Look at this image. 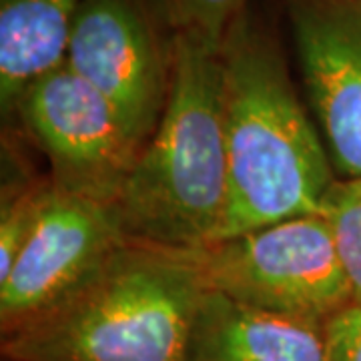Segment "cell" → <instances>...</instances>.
<instances>
[{
	"instance_id": "cell-1",
	"label": "cell",
	"mask_w": 361,
	"mask_h": 361,
	"mask_svg": "<svg viewBox=\"0 0 361 361\" xmlns=\"http://www.w3.org/2000/svg\"><path fill=\"white\" fill-rule=\"evenodd\" d=\"M221 61L229 195L215 241L322 213L334 165L279 42L245 8L223 39Z\"/></svg>"
},
{
	"instance_id": "cell-2",
	"label": "cell",
	"mask_w": 361,
	"mask_h": 361,
	"mask_svg": "<svg viewBox=\"0 0 361 361\" xmlns=\"http://www.w3.org/2000/svg\"><path fill=\"white\" fill-rule=\"evenodd\" d=\"M207 289L199 251L125 239L51 310L2 337V361H187Z\"/></svg>"
},
{
	"instance_id": "cell-3",
	"label": "cell",
	"mask_w": 361,
	"mask_h": 361,
	"mask_svg": "<svg viewBox=\"0 0 361 361\" xmlns=\"http://www.w3.org/2000/svg\"><path fill=\"white\" fill-rule=\"evenodd\" d=\"M227 195L221 47L177 30L165 111L113 213L127 239L199 251L215 243Z\"/></svg>"
},
{
	"instance_id": "cell-4",
	"label": "cell",
	"mask_w": 361,
	"mask_h": 361,
	"mask_svg": "<svg viewBox=\"0 0 361 361\" xmlns=\"http://www.w3.org/2000/svg\"><path fill=\"white\" fill-rule=\"evenodd\" d=\"M207 287L239 303L313 323L353 305L322 213L271 223L199 249Z\"/></svg>"
},
{
	"instance_id": "cell-5",
	"label": "cell",
	"mask_w": 361,
	"mask_h": 361,
	"mask_svg": "<svg viewBox=\"0 0 361 361\" xmlns=\"http://www.w3.org/2000/svg\"><path fill=\"white\" fill-rule=\"evenodd\" d=\"M11 118L49 161L52 185L113 209L141 147L66 61L23 92Z\"/></svg>"
},
{
	"instance_id": "cell-6",
	"label": "cell",
	"mask_w": 361,
	"mask_h": 361,
	"mask_svg": "<svg viewBox=\"0 0 361 361\" xmlns=\"http://www.w3.org/2000/svg\"><path fill=\"white\" fill-rule=\"evenodd\" d=\"M66 65L113 106L142 149L167 104L171 47L165 52L141 0H85L71 30Z\"/></svg>"
},
{
	"instance_id": "cell-7",
	"label": "cell",
	"mask_w": 361,
	"mask_h": 361,
	"mask_svg": "<svg viewBox=\"0 0 361 361\" xmlns=\"http://www.w3.org/2000/svg\"><path fill=\"white\" fill-rule=\"evenodd\" d=\"M125 239L111 207L51 180L25 245L0 281V336L51 310Z\"/></svg>"
},
{
	"instance_id": "cell-8",
	"label": "cell",
	"mask_w": 361,
	"mask_h": 361,
	"mask_svg": "<svg viewBox=\"0 0 361 361\" xmlns=\"http://www.w3.org/2000/svg\"><path fill=\"white\" fill-rule=\"evenodd\" d=\"M287 14L334 171L361 177V0H287Z\"/></svg>"
},
{
	"instance_id": "cell-9",
	"label": "cell",
	"mask_w": 361,
	"mask_h": 361,
	"mask_svg": "<svg viewBox=\"0 0 361 361\" xmlns=\"http://www.w3.org/2000/svg\"><path fill=\"white\" fill-rule=\"evenodd\" d=\"M187 361H327L325 325L207 289L195 313Z\"/></svg>"
},
{
	"instance_id": "cell-10",
	"label": "cell",
	"mask_w": 361,
	"mask_h": 361,
	"mask_svg": "<svg viewBox=\"0 0 361 361\" xmlns=\"http://www.w3.org/2000/svg\"><path fill=\"white\" fill-rule=\"evenodd\" d=\"M85 0H0V106L11 118L37 78L66 61V47Z\"/></svg>"
},
{
	"instance_id": "cell-11",
	"label": "cell",
	"mask_w": 361,
	"mask_h": 361,
	"mask_svg": "<svg viewBox=\"0 0 361 361\" xmlns=\"http://www.w3.org/2000/svg\"><path fill=\"white\" fill-rule=\"evenodd\" d=\"M322 215L334 235L353 305L361 307V177L336 179L323 199Z\"/></svg>"
},
{
	"instance_id": "cell-12",
	"label": "cell",
	"mask_w": 361,
	"mask_h": 361,
	"mask_svg": "<svg viewBox=\"0 0 361 361\" xmlns=\"http://www.w3.org/2000/svg\"><path fill=\"white\" fill-rule=\"evenodd\" d=\"M51 179L4 180L0 207V281L8 275L39 215Z\"/></svg>"
},
{
	"instance_id": "cell-13",
	"label": "cell",
	"mask_w": 361,
	"mask_h": 361,
	"mask_svg": "<svg viewBox=\"0 0 361 361\" xmlns=\"http://www.w3.org/2000/svg\"><path fill=\"white\" fill-rule=\"evenodd\" d=\"M245 2L247 0H165V6L175 32H195L221 47L233 20L247 8Z\"/></svg>"
},
{
	"instance_id": "cell-14",
	"label": "cell",
	"mask_w": 361,
	"mask_h": 361,
	"mask_svg": "<svg viewBox=\"0 0 361 361\" xmlns=\"http://www.w3.org/2000/svg\"><path fill=\"white\" fill-rule=\"evenodd\" d=\"M327 361H361V307L349 305L325 323Z\"/></svg>"
}]
</instances>
